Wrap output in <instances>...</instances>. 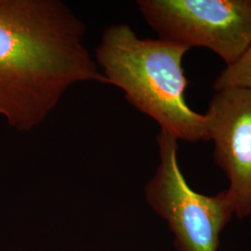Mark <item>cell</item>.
Instances as JSON below:
<instances>
[{"mask_svg":"<svg viewBox=\"0 0 251 251\" xmlns=\"http://www.w3.org/2000/svg\"><path fill=\"white\" fill-rule=\"evenodd\" d=\"M84 23L59 0H0V117L41 125L71 87L108 84L85 44Z\"/></svg>","mask_w":251,"mask_h":251,"instance_id":"6da1fadb","label":"cell"},{"mask_svg":"<svg viewBox=\"0 0 251 251\" xmlns=\"http://www.w3.org/2000/svg\"><path fill=\"white\" fill-rule=\"evenodd\" d=\"M189 49L161 39L140 38L125 25L108 26L95 49L106 78L127 102L152 118L178 141H209L208 119L190 107L182 60Z\"/></svg>","mask_w":251,"mask_h":251,"instance_id":"7a4b0ae2","label":"cell"},{"mask_svg":"<svg viewBox=\"0 0 251 251\" xmlns=\"http://www.w3.org/2000/svg\"><path fill=\"white\" fill-rule=\"evenodd\" d=\"M160 163L144 193L150 206L170 226L178 251H218L220 235L233 215L226 190L216 196L189 186L179 169L178 140L160 129Z\"/></svg>","mask_w":251,"mask_h":251,"instance_id":"3957f363","label":"cell"},{"mask_svg":"<svg viewBox=\"0 0 251 251\" xmlns=\"http://www.w3.org/2000/svg\"><path fill=\"white\" fill-rule=\"evenodd\" d=\"M137 6L158 39L206 48L226 66L251 43V0H139Z\"/></svg>","mask_w":251,"mask_h":251,"instance_id":"277c9868","label":"cell"},{"mask_svg":"<svg viewBox=\"0 0 251 251\" xmlns=\"http://www.w3.org/2000/svg\"><path fill=\"white\" fill-rule=\"evenodd\" d=\"M213 157L229 179L233 214L251 215V90L215 91L206 112Z\"/></svg>","mask_w":251,"mask_h":251,"instance_id":"5b68a950","label":"cell"},{"mask_svg":"<svg viewBox=\"0 0 251 251\" xmlns=\"http://www.w3.org/2000/svg\"><path fill=\"white\" fill-rule=\"evenodd\" d=\"M226 89L251 90V43L234 63L225 67L213 83L215 91Z\"/></svg>","mask_w":251,"mask_h":251,"instance_id":"8992f818","label":"cell"}]
</instances>
